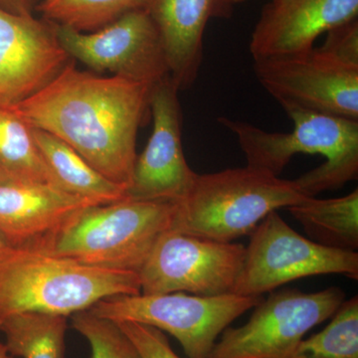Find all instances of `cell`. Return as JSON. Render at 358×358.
Wrapping results in <instances>:
<instances>
[{
	"instance_id": "obj_9",
	"label": "cell",
	"mask_w": 358,
	"mask_h": 358,
	"mask_svg": "<svg viewBox=\"0 0 358 358\" xmlns=\"http://www.w3.org/2000/svg\"><path fill=\"white\" fill-rule=\"evenodd\" d=\"M246 247L169 230L159 238L138 272L141 293L233 294Z\"/></svg>"
},
{
	"instance_id": "obj_2",
	"label": "cell",
	"mask_w": 358,
	"mask_h": 358,
	"mask_svg": "<svg viewBox=\"0 0 358 358\" xmlns=\"http://www.w3.org/2000/svg\"><path fill=\"white\" fill-rule=\"evenodd\" d=\"M294 122L291 133H277L254 124L219 117L237 136L247 166L279 176L296 154L320 155L326 162L294 179L303 194L315 197L338 189L358 176V121L320 114L281 103Z\"/></svg>"
},
{
	"instance_id": "obj_13",
	"label": "cell",
	"mask_w": 358,
	"mask_h": 358,
	"mask_svg": "<svg viewBox=\"0 0 358 358\" xmlns=\"http://www.w3.org/2000/svg\"><path fill=\"white\" fill-rule=\"evenodd\" d=\"M69 59L54 26L0 8V103L18 102L43 88Z\"/></svg>"
},
{
	"instance_id": "obj_25",
	"label": "cell",
	"mask_w": 358,
	"mask_h": 358,
	"mask_svg": "<svg viewBox=\"0 0 358 358\" xmlns=\"http://www.w3.org/2000/svg\"><path fill=\"white\" fill-rule=\"evenodd\" d=\"M327 34L320 48L348 64L358 66V20L338 26Z\"/></svg>"
},
{
	"instance_id": "obj_28",
	"label": "cell",
	"mask_w": 358,
	"mask_h": 358,
	"mask_svg": "<svg viewBox=\"0 0 358 358\" xmlns=\"http://www.w3.org/2000/svg\"><path fill=\"white\" fill-rule=\"evenodd\" d=\"M10 182H14V181L10 178V176L0 167V185H7V183Z\"/></svg>"
},
{
	"instance_id": "obj_8",
	"label": "cell",
	"mask_w": 358,
	"mask_h": 358,
	"mask_svg": "<svg viewBox=\"0 0 358 358\" xmlns=\"http://www.w3.org/2000/svg\"><path fill=\"white\" fill-rule=\"evenodd\" d=\"M345 300L338 287L315 293L289 289L271 293L254 308L244 326L223 331L208 358H287Z\"/></svg>"
},
{
	"instance_id": "obj_1",
	"label": "cell",
	"mask_w": 358,
	"mask_h": 358,
	"mask_svg": "<svg viewBox=\"0 0 358 358\" xmlns=\"http://www.w3.org/2000/svg\"><path fill=\"white\" fill-rule=\"evenodd\" d=\"M152 88L131 78L96 76L69 62L43 88L7 105L31 128L60 138L128 189Z\"/></svg>"
},
{
	"instance_id": "obj_5",
	"label": "cell",
	"mask_w": 358,
	"mask_h": 358,
	"mask_svg": "<svg viewBox=\"0 0 358 358\" xmlns=\"http://www.w3.org/2000/svg\"><path fill=\"white\" fill-rule=\"evenodd\" d=\"M176 205L129 199L91 205L80 211L42 253L138 274L159 238L171 230Z\"/></svg>"
},
{
	"instance_id": "obj_18",
	"label": "cell",
	"mask_w": 358,
	"mask_h": 358,
	"mask_svg": "<svg viewBox=\"0 0 358 358\" xmlns=\"http://www.w3.org/2000/svg\"><path fill=\"white\" fill-rule=\"evenodd\" d=\"M310 240L329 248L357 252L358 249V190L338 199L308 197L289 207Z\"/></svg>"
},
{
	"instance_id": "obj_20",
	"label": "cell",
	"mask_w": 358,
	"mask_h": 358,
	"mask_svg": "<svg viewBox=\"0 0 358 358\" xmlns=\"http://www.w3.org/2000/svg\"><path fill=\"white\" fill-rule=\"evenodd\" d=\"M68 317L20 313L0 320L10 355L21 358H65Z\"/></svg>"
},
{
	"instance_id": "obj_7",
	"label": "cell",
	"mask_w": 358,
	"mask_h": 358,
	"mask_svg": "<svg viewBox=\"0 0 358 358\" xmlns=\"http://www.w3.org/2000/svg\"><path fill=\"white\" fill-rule=\"evenodd\" d=\"M329 274L357 280V252L315 243L271 212L252 232L233 294L262 296L289 282Z\"/></svg>"
},
{
	"instance_id": "obj_19",
	"label": "cell",
	"mask_w": 358,
	"mask_h": 358,
	"mask_svg": "<svg viewBox=\"0 0 358 358\" xmlns=\"http://www.w3.org/2000/svg\"><path fill=\"white\" fill-rule=\"evenodd\" d=\"M0 167L14 182L60 188L37 147L31 127L10 106L2 103H0Z\"/></svg>"
},
{
	"instance_id": "obj_4",
	"label": "cell",
	"mask_w": 358,
	"mask_h": 358,
	"mask_svg": "<svg viewBox=\"0 0 358 358\" xmlns=\"http://www.w3.org/2000/svg\"><path fill=\"white\" fill-rule=\"evenodd\" d=\"M308 199L296 181L249 166L199 174L176 205L171 230L219 242L251 235L268 214Z\"/></svg>"
},
{
	"instance_id": "obj_22",
	"label": "cell",
	"mask_w": 358,
	"mask_h": 358,
	"mask_svg": "<svg viewBox=\"0 0 358 358\" xmlns=\"http://www.w3.org/2000/svg\"><path fill=\"white\" fill-rule=\"evenodd\" d=\"M150 0H51L39 6L55 24L78 31H94L136 9L148 8Z\"/></svg>"
},
{
	"instance_id": "obj_14",
	"label": "cell",
	"mask_w": 358,
	"mask_h": 358,
	"mask_svg": "<svg viewBox=\"0 0 358 358\" xmlns=\"http://www.w3.org/2000/svg\"><path fill=\"white\" fill-rule=\"evenodd\" d=\"M357 15L358 0H272L254 28L250 52L254 61L303 53L322 33Z\"/></svg>"
},
{
	"instance_id": "obj_27",
	"label": "cell",
	"mask_w": 358,
	"mask_h": 358,
	"mask_svg": "<svg viewBox=\"0 0 358 358\" xmlns=\"http://www.w3.org/2000/svg\"><path fill=\"white\" fill-rule=\"evenodd\" d=\"M13 247L10 246L6 240L2 238L1 235H0V262L6 259L7 257L10 255L11 253L14 251Z\"/></svg>"
},
{
	"instance_id": "obj_12",
	"label": "cell",
	"mask_w": 358,
	"mask_h": 358,
	"mask_svg": "<svg viewBox=\"0 0 358 358\" xmlns=\"http://www.w3.org/2000/svg\"><path fill=\"white\" fill-rule=\"evenodd\" d=\"M178 91L169 76L152 86V131L147 147L136 157L126 199L176 204L194 182L197 173L183 154Z\"/></svg>"
},
{
	"instance_id": "obj_15",
	"label": "cell",
	"mask_w": 358,
	"mask_h": 358,
	"mask_svg": "<svg viewBox=\"0 0 358 358\" xmlns=\"http://www.w3.org/2000/svg\"><path fill=\"white\" fill-rule=\"evenodd\" d=\"M92 203L55 186L0 185V235L13 248L44 252L63 228Z\"/></svg>"
},
{
	"instance_id": "obj_10",
	"label": "cell",
	"mask_w": 358,
	"mask_h": 358,
	"mask_svg": "<svg viewBox=\"0 0 358 358\" xmlns=\"http://www.w3.org/2000/svg\"><path fill=\"white\" fill-rule=\"evenodd\" d=\"M254 62L257 79L280 105L358 121V66L320 47Z\"/></svg>"
},
{
	"instance_id": "obj_17",
	"label": "cell",
	"mask_w": 358,
	"mask_h": 358,
	"mask_svg": "<svg viewBox=\"0 0 358 358\" xmlns=\"http://www.w3.org/2000/svg\"><path fill=\"white\" fill-rule=\"evenodd\" d=\"M32 131L49 171L66 192L96 205L126 199V186L105 178L69 145L41 129Z\"/></svg>"
},
{
	"instance_id": "obj_26",
	"label": "cell",
	"mask_w": 358,
	"mask_h": 358,
	"mask_svg": "<svg viewBox=\"0 0 358 358\" xmlns=\"http://www.w3.org/2000/svg\"><path fill=\"white\" fill-rule=\"evenodd\" d=\"M0 8L17 15H32V0H0Z\"/></svg>"
},
{
	"instance_id": "obj_3",
	"label": "cell",
	"mask_w": 358,
	"mask_h": 358,
	"mask_svg": "<svg viewBox=\"0 0 358 358\" xmlns=\"http://www.w3.org/2000/svg\"><path fill=\"white\" fill-rule=\"evenodd\" d=\"M141 294L138 274L14 250L0 262V320L20 313L71 317L115 296Z\"/></svg>"
},
{
	"instance_id": "obj_16",
	"label": "cell",
	"mask_w": 358,
	"mask_h": 358,
	"mask_svg": "<svg viewBox=\"0 0 358 358\" xmlns=\"http://www.w3.org/2000/svg\"><path fill=\"white\" fill-rule=\"evenodd\" d=\"M148 10L159 31L169 77L179 90L187 88L199 72L209 20L228 17L232 9L225 0H150Z\"/></svg>"
},
{
	"instance_id": "obj_23",
	"label": "cell",
	"mask_w": 358,
	"mask_h": 358,
	"mask_svg": "<svg viewBox=\"0 0 358 358\" xmlns=\"http://www.w3.org/2000/svg\"><path fill=\"white\" fill-rule=\"evenodd\" d=\"M73 329L87 339L91 358H143L133 341L115 322L89 310L71 315Z\"/></svg>"
},
{
	"instance_id": "obj_29",
	"label": "cell",
	"mask_w": 358,
	"mask_h": 358,
	"mask_svg": "<svg viewBox=\"0 0 358 358\" xmlns=\"http://www.w3.org/2000/svg\"><path fill=\"white\" fill-rule=\"evenodd\" d=\"M0 358H16L10 355V352L7 350L6 345L3 343H0Z\"/></svg>"
},
{
	"instance_id": "obj_24",
	"label": "cell",
	"mask_w": 358,
	"mask_h": 358,
	"mask_svg": "<svg viewBox=\"0 0 358 358\" xmlns=\"http://www.w3.org/2000/svg\"><path fill=\"white\" fill-rule=\"evenodd\" d=\"M133 341L143 358H180L173 352L164 331L133 322H117Z\"/></svg>"
},
{
	"instance_id": "obj_30",
	"label": "cell",
	"mask_w": 358,
	"mask_h": 358,
	"mask_svg": "<svg viewBox=\"0 0 358 358\" xmlns=\"http://www.w3.org/2000/svg\"><path fill=\"white\" fill-rule=\"evenodd\" d=\"M225 1L228 7H229L230 9H232L235 4L239 3V2L245 1V0H225Z\"/></svg>"
},
{
	"instance_id": "obj_31",
	"label": "cell",
	"mask_w": 358,
	"mask_h": 358,
	"mask_svg": "<svg viewBox=\"0 0 358 358\" xmlns=\"http://www.w3.org/2000/svg\"><path fill=\"white\" fill-rule=\"evenodd\" d=\"M44 1H51V0H44Z\"/></svg>"
},
{
	"instance_id": "obj_21",
	"label": "cell",
	"mask_w": 358,
	"mask_h": 358,
	"mask_svg": "<svg viewBox=\"0 0 358 358\" xmlns=\"http://www.w3.org/2000/svg\"><path fill=\"white\" fill-rule=\"evenodd\" d=\"M320 333L303 338L287 358H358V296L343 301Z\"/></svg>"
},
{
	"instance_id": "obj_6",
	"label": "cell",
	"mask_w": 358,
	"mask_h": 358,
	"mask_svg": "<svg viewBox=\"0 0 358 358\" xmlns=\"http://www.w3.org/2000/svg\"><path fill=\"white\" fill-rule=\"evenodd\" d=\"M262 296L237 294L202 296L186 293L127 294L98 301L90 312L115 322L154 327L178 339L188 358H208L218 336Z\"/></svg>"
},
{
	"instance_id": "obj_11",
	"label": "cell",
	"mask_w": 358,
	"mask_h": 358,
	"mask_svg": "<svg viewBox=\"0 0 358 358\" xmlns=\"http://www.w3.org/2000/svg\"><path fill=\"white\" fill-rule=\"evenodd\" d=\"M54 29L68 55L91 69L152 86L169 76L159 31L148 8L129 11L89 33L59 24Z\"/></svg>"
}]
</instances>
